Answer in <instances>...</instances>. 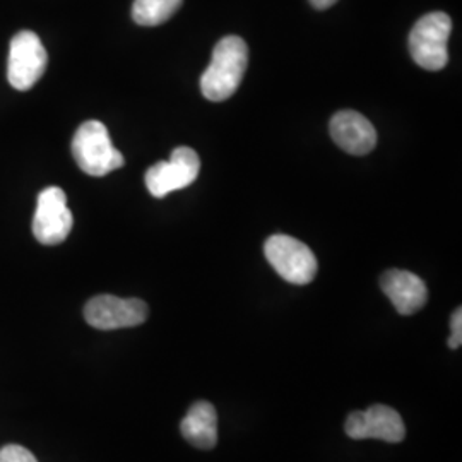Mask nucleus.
Returning a JSON list of instances; mask_svg holds the SVG:
<instances>
[{
  "label": "nucleus",
  "instance_id": "nucleus-1",
  "mask_svg": "<svg viewBox=\"0 0 462 462\" xmlns=\"http://www.w3.org/2000/svg\"><path fill=\"white\" fill-rule=\"evenodd\" d=\"M248 66L247 43L240 36H225L213 50L211 64L200 78V91L209 101L231 98L242 83Z\"/></svg>",
  "mask_w": 462,
  "mask_h": 462
},
{
  "label": "nucleus",
  "instance_id": "nucleus-2",
  "mask_svg": "<svg viewBox=\"0 0 462 462\" xmlns=\"http://www.w3.org/2000/svg\"><path fill=\"white\" fill-rule=\"evenodd\" d=\"M72 156L84 173L91 177H105L122 168L124 154L112 144L105 124L88 120L72 137Z\"/></svg>",
  "mask_w": 462,
  "mask_h": 462
},
{
  "label": "nucleus",
  "instance_id": "nucleus-3",
  "mask_svg": "<svg viewBox=\"0 0 462 462\" xmlns=\"http://www.w3.org/2000/svg\"><path fill=\"white\" fill-rule=\"evenodd\" d=\"M267 263L291 284H309L317 276V259L309 245L288 235H273L265 240Z\"/></svg>",
  "mask_w": 462,
  "mask_h": 462
},
{
  "label": "nucleus",
  "instance_id": "nucleus-4",
  "mask_svg": "<svg viewBox=\"0 0 462 462\" xmlns=\"http://www.w3.org/2000/svg\"><path fill=\"white\" fill-rule=\"evenodd\" d=\"M452 21L446 13H430L414 24L410 34V53L414 62L427 70H442L448 62L447 42Z\"/></svg>",
  "mask_w": 462,
  "mask_h": 462
},
{
  "label": "nucleus",
  "instance_id": "nucleus-5",
  "mask_svg": "<svg viewBox=\"0 0 462 462\" xmlns=\"http://www.w3.org/2000/svg\"><path fill=\"white\" fill-rule=\"evenodd\" d=\"M49 64V55L42 40L33 32H19L11 40L7 79L17 91H28L42 79Z\"/></svg>",
  "mask_w": 462,
  "mask_h": 462
},
{
  "label": "nucleus",
  "instance_id": "nucleus-6",
  "mask_svg": "<svg viewBox=\"0 0 462 462\" xmlns=\"http://www.w3.org/2000/svg\"><path fill=\"white\" fill-rule=\"evenodd\" d=\"M149 307L139 298H118L114 295L93 297L84 307L86 322L99 330L135 328L146 322Z\"/></svg>",
  "mask_w": 462,
  "mask_h": 462
},
{
  "label": "nucleus",
  "instance_id": "nucleus-7",
  "mask_svg": "<svg viewBox=\"0 0 462 462\" xmlns=\"http://www.w3.org/2000/svg\"><path fill=\"white\" fill-rule=\"evenodd\" d=\"M200 162L194 149H173L168 162H160L146 171V187L152 198L163 199L198 180Z\"/></svg>",
  "mask_w": 462,
  "mask_h": 462
},
{
  "label": "nucleus",
  "instance_id": "nucleus-8",
  "mask_svg": "<svg viewBox=\"0 0 462 462\" xmlns=\"http://www.w3.org/2000/svg\"><path fill=\"white\" fill-rule=\"evenodd\" d=\"M74 217L67 208L66 192L60 187H49L38 196L33 217L34 238L42 245H59L72 231Z\"/></svg>",
  "mask_w": 462,
  "mask_h": 462
},
{
  "label": "nucleus",
  "instance_id": "nucleus-9",
  "mask_svg": "<svg viewBox=\"0 0 462 462\" xmlns=\"http://www.w3.org/2000/svg\"><path fill=\"white\" fill-rule=\"evenodd\" d=\"M346 435L353 440H383L399 444L406 437V427L394 408L375 404L365 411H353L345 423Z\"/></svg>",
  "mask_w": 462,
  "mask_h": 462
},
{
  "label": "nucleus",
  "instance_id": "nucleus-10",
  "mask_svg": "<svg viewBox=\"0 0 462 462\" xmlns=\"http://www.w3.org/2000/svg\"><path fill=\"white\" fill-rule=\"evenodd\" d=\"M330 137L334 143L353 156H364L377 146V131L366 116L343 110L330 118Z\"/></svg>",
  "mask_w": 462,
  "mask_h": 462
},
{
  "label": "nucleus",
  "instance_id": "nucleus-11",
  "mask_svg": "<svg viewBox=\"0 0 462 462\" xmlns=\"http://www.w3.org/2000/svg\"><path fill=\"white\" fill-rule=\"evenodd\" d=\"M380 288L393 301L397 314L413 315L429 301V288L425 281L410 271L391 269L380 278Z\"/></svg>",
  "mask_w": 462,
  "mask_h": 462
},
{
  "label": "nucleus",
  "instance_id": "nucleus-12",
  "mask_svg": "<svg viewBox=\"0 0 462 462\" xmlns=\"http://www.w3.org/2000/svg\"><path fill=\"white\" fill-rule=\"evenodd\" d=\"M183 439L202 450H211L217 444V413L208 401H198L180 421Z\"/></svg>",
  "mask_w": 462,
  "mask_h": 462
},
{
  "label": "nucleus",
  "instance_id": "nucleus-13",
  "mask_svg": "<svg viewBox=\"0 0 462 462\" xmlns=\"http://www.w3.org/2000/svg\"><path fill=\"white\" fill-rule=\"evenodd\" d=\"M183 0H134L133 19L139 26H160L173 16Z\"/></svg>",
  "mask_w": 462,
  "mask_h": 462
},
{
  "label": "nucleus",
  "instance_id": "nucleus-14",
  "mask_svg": "<svg viewBox=\"0 0 462 462\" xmlns=\"http://www.w3.org/2000/svg\"><path fill=\"white\" fill-rule=\"evenodd\" d=\"M0 462H38V459L26 447L9 444L0 448Z\"/></svg>",
  "mask_w": 462,
  "mask_h": 462
},
{
  "label": "nucleus",
  "instance_id": "nucleus-15",
  "mask_svg": "<svg viewBox=\"0 0 462 462\" xmlns=\"http://www.w3.org/2000/svg\"><path fill=\"white\" fill-rule=\"evenodd\" d=\"M450 329H452V334H450V337H448V347L457 349V347H461L462 345L461 309H457V310L452 314V319H450Z\"/></svg>",
  "mask_w": 462,
  "mask_h": 462
},
{
  "label": "nucleus",
  "instance_id": "nucleus-16",
  "mask_svg": "<svg viewBox=\"0 0 462 462\" xmlns=\"http://www.w3.org/2000/svg\"><path fill=\"white\" fill-rule=\"evenodd\" d=\"M315 9L319 11H324V9H329L330 5H334L337 0H310Z\"/></svg>",
  "mask_w": 462,
  "mask_h": 462
}]
</instances>
